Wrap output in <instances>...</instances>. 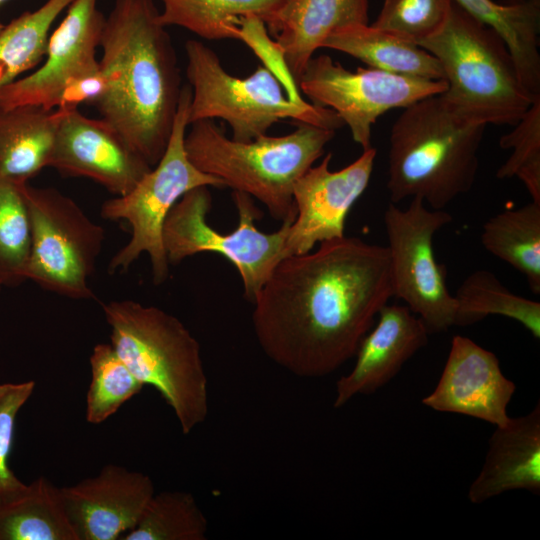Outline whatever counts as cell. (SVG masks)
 <instances>
[{
  "label": "cell",
  "mask_w": 540,
  "mask_h": 540,
  "mask_svg": "<svg viewBox=\"0 0 540 540\" xmlns=\"http://www.w3.org/2000/svg\"><path fill=\"white\" fill-rule=\"evenodd\" d=\"M515 389V384L502 373L493 352L468 337L456 335L440 379L422 403L435 411L462 414L502 426L510 418L507 406Z\"/></svg>",
  "instance_id": "obj_16"
},
{
  "label": "cell",
  "mask_w": 540,
  "mask_h": 540,
  "mask_svg": "<svg viewBox=\"0 0 540 540\" xmlns=\"http://www.w3.org/2000/svg\"><path fill=\"white\" fill-rule=\"evenodd\" d=\"M540 492V405L496 426L484 464L472 482L468 498L483 503L511 490Z\"/></svg>",
  "instance_id": "obj_19"
},
{
  "label": "cell",
  "mask_w": 540,
  "mask_h": 540,
  "mask_svg": "<svg viewBox=\"0 0 540 540\" xmlns=\"http://www.w3.org/2000/svg\"><path fill=\"white\" fill-rule=\"evenodd\" d=\"M185 53L192 92L189 124L222 119L231 127L232 139L241 142L267 134L269 128L285 119L332 130L344 125L331 109L285 97L281 81L265 66L238 78L229 74L216 52L200 41L188 40Z\"/></svg>",
  "instance_id": "obj_7"
},
{
  "label": "cell",
  "mask_w": 540,
  "mask_h": 540,
  "mask_svg": "<svg viewBox=\"0 0 540 540\" xmlns=\"http://www.w3.org/2000/svg\"><path fill=\"white\" fill-rule=\"evenodd\" d=\"M184 146L192 164L220 179L225 187L257 199L281 222L293 221L295 182L324 154L336 130L308 123L283 136L248 142L228 138L213 120L189 124Z\"/></svg>",
  "instance_id": "obj_4"
},
{
  "label": "cell",
  "mask_w": 540,
  "mask_h": 540,
  "mask_svg": "<svg viewBox=\"0 0 540 540\" xmlns=\"http://www.w3.org/2000/svg\"><path fill=\"white\" fill-rule=\"evenodd\" d=\"M391 297L387 246L344 236L277 264L252 301L253 329L275 364L319 378L355 356Z\"/></svg>",
  "instance_id": "obj_1"
},
{
  "label": "cell",
  "mask_w": 540,
  "mask_h": 540,
  "mask_svg": "<svg viewBox=\"0 0 540 540\" xmlns=\"http://www.w3.org/2000/svg\"><path fill=\"white\" fill-rule=\"evenodd\" d=\"M25 184V183H23ZM0 176V284L19 285L25 278L31 227L22 186Z\"/></svg>",
  "instance_id": "obj_31"
},
{
  "label": "cell",
  "mask_w": 540,
  "mask_h": 540,
  "mask_svg": "<svg viewBox=\"0 0 540 540\" xmlns=\"http://www.w3.org/2000/svg\"><path fill=\"white\" fill-rule=\"evenodd\" d=\"M1 288H2V286H1V284H0V291H1Z\"/></svg>",
  "instance_id": "obj_37"
},
{
  "label": "cell",
  "mask_w": 540,
  "mask_h": 540,
  "mask_svg": "<svg viewBox=\"0 0 540 540\" xmlns=\"http://www.w3.org/2000/svg\"><path fill=\"white\" fill-rule=\"evenodd\" d=\"M98 0H73L49 36L43 64L0 89V106L36 105L55 110L73 85L101 72L96 56L105 17Z\"/></svg>",
  "instance_id": "obj_13"
},
{
  "label": "cell",
  "mask_w": 540,
  "mask_h": 540,
  "mask_svg": "<svg viewBox=\"0 0 540 540\" xmlns=\"http://www.w3.org/2000/svg\"><path fill=\"white\" fill-rule=\"evenodd\" d=\"M297 86L311 104L333 110L363 150L372 147V125L382 114L441 94L447 88L444 80L408 77L373 68L359 67L352 72L326 54L309 60Z\"/></svg>",
  "instance_id": "obj_12"
},
{
  "label": "cell",
  "mask_w": 540,
  "mask_h": 540,
  "mask_svg": "<svg viewBox=\"0 0 540 540\" xmlns=\"http://www.w3.org/2000/svg\"><path fill=\"white\" fill-rule=\"evenodd\" d=\"M322 48L359 59L369 68L429 80H444L435 56L415 42L372 25L348 26L331 33Z\"/></svg>",
  "instance_id": "obj_21"
},
{
  "label": "cell",
  "mask_w": 540,
  "mask_h": 540,
  "mask_svg": "<svg viewBox=\"0 0 540 540\" xmlns=\"http://www.w3.org/2000/svg\"><path fill=\"white\" fill-rule=\"evenodd\" d=\"M423 321L404 305H384L376 326L362 339L352 370L336 383L334 407L386 385L428 342Z\"/></svg>",
  "instance_id": "obj_18"
},
{
  "label": "cell",
  "mask_w": 540,
  "mask_h": 540,
  "mask_svg": "<svg viewBox=\"0 0 540 540\" xmlns=\"http://www.w3.org/2000/svg\"><path fill=\"white\" fill-rule=\"evenodd\" d=\"M61 492L78 540H120L135 527L155 493L148 475L116 464L61 487Z\"/></svg>",
  "instance_id": "obj_17"
},
{
  "label": "cell",
  "mask_w": 540,
  "mask_h": 540,
  "mask_svg": "<svg viewBox=\"0 0 540 540\" xmlns=\"http://www.w3.org/2000/svg\"><path fill=\"white\" fill-rule=\"evenodd\" d=\"M35 389L34 381L0 384V505L19 497L28 484L22 482L9 466L16 418Z\"/></svg>",
  "instance_id": "obj_34"
},
{
  "label": "cell",
  "mask_w": 540,
  "mask_h": 540,
  "mask_svg": "<svg viewBox=\"0 0 540 540\" xmlns=\"http://www.w3.org/2000/svg\"><path fill=\"white\" fill-rule=\"evenodd\" d=\"M393 297L425 324L429 334L455 326L456 302L447 287V271L434 253L435 233L452 221L444 211L428 209L418 197L406 209L390 203L384 215Z\"/></svg>",
  "instance_id": "obj_11"
},
{
  "label": "cell",
  "mask_w": 540,
  "mask_h": 540,
  "mask_svg": "<svg viewBox=\"0 0 540 540\" xmlns=\"http://www.w3.org/2000/svg\"><path fill=\"white\" fill-rule=\"evenodd\" d=\"M469 15L495 30L513 57L520 81L540 97V0L499 4L492 0H453Z\"/></svg>",
  "instance_id": "obj_23"
},
{
  "label": "cell",
  "mask_w": 540,
  "mask_h": 540,
  "mask_svg": "<svg viewBox=\"0 0 540 540\" xmlns=\"http://www.w3.org/2000/svg\"><path fill=\"white\" fill-rule=\"evenodd\" d=\"M377 151L371 147L338 171L329 168L332 154L310 167L294 184L296 215L289 226L286 257L305 254L317 243L345 236L346 217L366 190Z\"/></svg>",
  "instance_id": "obj_14"
},
{
  "label": "cell",
  "mask_w": 540,
  "mask_h": 540,
  "mask_svg": "<svg viewBox=\"0 0 540 540\" xmlns=\"http://www.w3.org/2000/svg\"><path fill=\"white\" fill-rule=\"evenodd\" d=\"M159 21L179 26L207 39H240L243 18L266 24L288 0H159Z\"/></svg>",
  "instance_id": "obj_25"
},
{
  "label": "cell",
  "mask_w": 540,
  "mask_h": 540,
  "mask_svg": "<svg viewBox=\"0 0 540 540\" xmlns=\"http://www.w3.org/2000/svg\"><path fill=\"white\" fill-rule=\"evenodd\" d=\"M418 45L443 69L447 88L441 96L468 121L514 126L537 99L523 87L500 35L454 1L441 30Z\"/></svg>",
  "instance_id": "obj_6"
},
{
  "label": "cell",
  "mask_w": 540,
  "mask_h": 540,
  "mask_svg": "<svg viewBox=\"0 0 540 540\" xmlns=\"http://www.w3.org/2000/svg\"><path fill=\"white\" fill-rule=\"evenodd\" d=\"M22 190L31 227L26 280L67 298L93 299L89 279L102 251L104 228L54 188L25 183Z\"/></svg>",
  "instance_id": "obj_10"
},
{
  "label": "cell",
  "mask_w": 540,
  "mask_h": 540,
  "mask_svg": "<svg viewBox=\"0 0 540 540\" xmlns=\"http://www.w3.org/2000/svg\"><path fill=\"white\" fill-rule=\"evenodd\" d=\"M238 226L227 234L212 228L207 215L212 206L208 186L185 193L173 206L163 226V245L169 264H178L202 252L224 256L240 274L244 295L253 301L277 264L286 257L285 243L293 221L282 222L273 233L260 231L255 222L261 211L246 193L233 191Z\"/></svg>",
  "instance_id": "obj_9"
},
{
  "label": "cell",
  "mask_w": 540,
  "mask_h": 540,
  "mask_svg": "<svg viewBox=\"0 0 540 540\" xmlns=\"http://www.w3.org/2000/svg\"><path fill=\"white\" fill-rule=\"evenodd\" d=\"M452 4L453 0H384L371 25L418 44L441 30Z\"/></svg>",
  "instance_id": "obj_33"
},
{
  "label": "cell",
  "mask_w": 540,
  "mask_h": 540,
  "mask_svg": "<svg viewBox=\"0 0 540 540\" xmlns=\"http://www.w3.org/2000/svg\"><path fill=\"white\" fill-rule=\"evenodd\" d=\"M208 521L185 491L153 494L137 524L120 540H205Z\"/></svg>",
  "instance_id": "obj_29"
},
{
  "label": "cell",
  "mask_w": 540,
  "mask_h": 540,
  "mask_svg": "<svg viewBox=\"0 0 540 540\" xmlns=\"http://www.w3.org/2000/svg\"><path fill=\"white\" fill-rule=\"evenodd\" d=\"M99 47L105 90L94 106L154 167L167 147L182 90L175 50L154 0H115Z\"/></svg>",
  "instance_id": "obj_2"
},
{
  "label": "cell",
  "mask_w": 540,
  "mask_h": 540,
  "mask_svg": "<svg viewBox=\"0 0 540 540\" xmlns=\"http://www.w3.org/2000/svg\"><path fill=\"white\" fill-rule=\"evenodd\" d=\"M89 362L91 381L86 395V420L91 424H101L138 394L144 385L111 344L95 345Z\"/></svg>",
  "instance_id": "obj_30"
},
{
  "label": "cell",
  "mask_w": 540,
  "mask_h": 540,
  "mask_svg": "<svg viewBox=\"0 0 540 540\" xmlns=\"http://www.w3.org/2000/svg\"><path fill=\"white\" fill-rule=\"evenodd\" d=\"M455 326H468L489 315H501L520 323L540 338V303L512 293L488 270L471 273L454 295Z\"/></svg>",
  "instance_id": "obj_27"
},
{
  "label": "cell",
  "mask_w": 540,
  "mask_h": 540,
  "mask_svg": "<svg viewBox=\"0 0 540 540\" xmlns=\"http://www.w3.org/2000/svg\"><path fill=\"white\" fill-rule=\"evenodd\" d=\"M111 345L134 376L154 387L173 410L183 434L209 411L208 380L196 338L175 316L133 300L103 304Z\"/></svg>",
  "instance_id": "obj_5"
},
{
  "label": "cell",
  "mask_w": 540,
  "mask_h": 540,
  "mask_svg": "<svg viewBox=\"0 0 540 540\" xmlns=\"http://www.w3.org/2000/svg\"><path fill=\"white\" fill-rule=\"evenodd\" d=\"M483 247L523 274L530 290L540 294V205L530 202L498 213L483 225Z\"/></svg>",
  "instance_id": "obj_26"
},
{
  "label": "cell",
  "mask_w": 540,
  "mask_h": 540,
  "mask_svg": "<svg viewBox=\"0 0 540 540\" xmlns=\"http://www.w3.org/2000/svg\"><path fill=\"white\" fill-rule=\"evenodd\" d=\"M485 128L458 115L441 94L403 108L389 136L387 189L391 203L418 197L441 210L469 192L477 175Z\"/></svg>",
  "instance_id": "obj_3"
},
{
  "label": "cell",
  "mask_w": 540,
  "mask_h": 540,
  "mask_svg": "<svg viewBox=\"0 0 540 540\" xmlns=\"http://www.w3.org/2000/svg\"><path fill=\"white\" fill-rule=\"evenodd\" d=\"M368 20L369 0H288L265 26L297 86L307 63L331 33Z\"/></svg>",
  "instance_id": "obj_20"
},
{
  "label": "cell",
  "mask_w": 540,
  "mask_h": 540,
  "mask_svg": "<svg viewBox=\"0 0 540 540\" xmlns=\"http://www.w3.org/2000/svg\"><path fill=\"white\" fill-rule=\"evenodd\" d=\"M48 167L89 178L115 196L128 193L152 167L104 119L59 110Z\"/></svg>",
  "instance_id": "obj_15"
},
{
  "label": "cell",
  "mask_w": 540,
  "mask_h": 540,
  "mask_svg": "<svg viewBox=\"0 0 540 540\" xmlns=\"http://www.w3.org/2000/svg\"><path fill=\"white\" fill-rule=\"evenodd\" d=\"M4 25L0 22V32L2 31Z\"/></svg>",
  "instance_id": "obj_35"
},
{
  "label": "cell",
  "mask_w": 540,
  "mask_h": 540,
  "mask_svg": "<svg viewBox=\"0 0 540 540\" xmlns=\"http://www.w3.org/2000/svg\"><path fill=\"white\" fill-rule=\"evenodd\" d=\"M502 149H512L506 162L498 169L499 179L517 177L525 185L532 202L540 205V97L514 125V129L499 140Z\"/></svg>",
  "instance_id": "obj_32"
},
{
  "label": "cell",
  "mask_w": 540,
  "mask_h": 540,
  "mask_svg": "<svg viewBox=\"0 0 540 540\" xmlns=\"http://www.w3.org/2000/svg\"><path fill=\"white\" fill-rule=\"evenodd\" d=\"M0 540H78L61 487L41 476L19 497L0 505Z\"/></svg>",
  "instance_id": "obj_24"
},
{
  "label": "cell",
  "mask_w": 540,
  "mask_h": 540,
  "mask_svg": "<svg viewBox=\"0 0 540 540\" xmlns=\"http://www.w3.org/2000/svg\"><path fill=\"white\" fill-rule=\"evenodd\" d=\"M191 96L190 86H182L171 135L158 163L132 190L101 206L104 219L125 221L131 229L128 242L110 260V273L127 271L145 253L151 262L154 283H163L170 265L163 245L167 215L185 193L196 187H225L217 177L196 168L186 154L184 138L189 126Z\"/></svg>",
  "instance_id": "obj_8"
},
{
  "label": "cell",
  "mask_w": 540,
  "mask_h": 540,
  "mask_svg": "<svg viewBox=\"0 0 540 540\" xmlns=\"http://www.w3.org/2000/svg\"><path fill=\"white\" fill-rule=\"evenodd\" d=\"M4 1H6V0H0V5H1V3H3Z\"/></svg>",
  "instance_id": "obj_36"
},
{
  "label": "cell",
  "mask_w": 540,
  "mask_h": 540,
  "mask_svg": "<svg viewBox=\"0 0 540 540\" xmlns=\"http://www.w3.org/2000/svg\"><path fill=\"white\" fill-rule=\"evenodd\" d=\"M72 1L47 0L4 25L0 32V89L41 62L53 22Z\"/></svg>",
  "instance_id": "obj_28"
},
{
  "label": "cell",
  "mask_w": 540,
  "mask_h": 540,
  "mask_svg": "<svg viewBox=\"0 0 540 540\" xmlns=\"http://www.w3.org/2000/svg\"><path fill=\"white\" fill-rule=\"evenodd\" d=\"M56 127V110L0 106V176L23 184L48 167Z\"/></svg>",
  "instance_id": "obj_22"
}]
</instances>
